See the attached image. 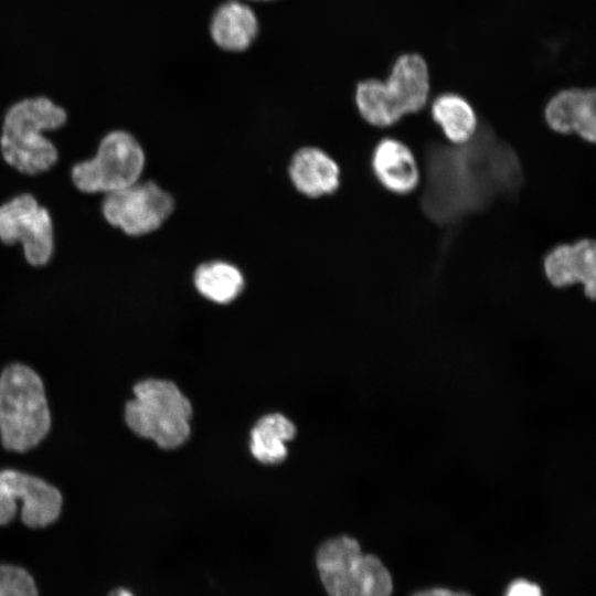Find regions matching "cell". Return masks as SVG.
<instances>
[{"instance_id":"cell-6","label":"cell","mask_w":596,"mask_h":596,"mask_svg":"<svg viewBox=\"0 0 596 596\" xmlns=\"http://www.w3.org/2000/svg\"><path fill=\"white\" fill-rule=\"evenodd\" d=\"M145 152L129 132L117 130L100 141L95 157L72 168L75 187L85 193H110L138 182Z\"/></svg>"},{"instance_id":"cell-12","label":"cell","mask_w":596,"mask_h":596,"mask_svg":"<svg viewBox=\"0 0 596 596\" xmlns=\"http://www.w3.org/2000/svg\"><path fill=\"white\" fill-rule=\"evenodd\" d=\"M544 118L555 132L576 134L588 142L596 138V95L593 88H565L545 105Z\"/></svg>"},{"instance_id":"cell-14","label":"cell","mask_w":596,"mask_h":596,"mask_svg":"<svg viewBox=\"0 0 596 596\" xmlns=\"http://www.w3.org/2000/svg\"><path fill=\"white\" fill-rule=\"evenodd\" d=\"M384 83L402 116L418 113L428 102L429 71L425 58L417 53L400 55Z\"/></svg>"},{"instance_id":"cell-23","label":"cell","mask_w":596,"mask_h":596,"mask_svg":"<svg viewBox=\"0 0 596 596\" xmlns=\"http://www.w3.org/2000/svg\"><path fill=\"white\" fill-rule=\"evenodd\" d=\"M109 596H134L131 592L125 588H117L113 590Z\"/></svg>"},{"instance_id":"cell-16","label":"cell","mask_w":596,"mask_h":596,"mask_svg":"<svg viewBox=\"0 0 596 596\" xmlns=\"http://www.w3.org/2000/svg\"><path fill=\"white\" fill-rule=\"evenodd\" d=\"M430 114L445 137L454 145L470 140L478 129V118L471 104L456 93L438 95L430 105Z\"/></svg>"},{"instance_id":"cell-21","label":"cell","mask_w":596,"mask_h":596,"mask_svg":"<svg viewBox=\"0 0 596 596\" xmlns=\"http://www.w3.org/2000/svg\"><path fill=\"white\" fill-rule=\"evenodd\" d=\"M505 596H542L538 585L524 579L513 582Z\"/></svg>"},{"instance_id":"cell-8","label":"cell","mask_w":596,"mask_h":596,"mask_svg":"<svg viewBox=\"0 0 596 596\" xmlns=\"http://www.w3.org/2000/svg\"><path fill=\"white\" fill-rule=\"evenodd\" d=\"M0 241L21 243L32 266L49 263L54 249L53 225L49 211L31 194H21L0 205Z\"/></svg>"},{"instance_id":"cell-22","label":"cell","mask_w":596,"mask_h":596,"mask_svg":"<svg viewBox=\"0 0 596 596\" xmlns=\"http://www.w3.org/2000/svg\"><path fill=\"white\" fill-rule=\"evenodd\" d=\"M414 596H470L464 592H453L445 588H433L424 592H419Z\"/></svg>"},{"instance_id":"cell-7","label":"cell","mask_w":596,"mask_h":596,"mask_svg":"<svg viewBox=\"0 0 596 596\" xmlns=\"http://www.w3.org/2000/svg\"><path fill=\"white\" fill-rule=\"evenodd\" d=\"M102 210L109 224L128 235L140 236L155 232L167 221L174 210V200L155 181H138L107 193Z\"/></svg>"},{"instance_id":"cell-2","label":"cell","mask_w":596,"mask_h":596,"mask_svg":"<svg viewBox=\"0 0 596 596\" xmlns=\"http://www.w3.org/2000/svg\"><path fill=\"white\" fill-rule=\"evenodd\" d=\"M66 121L65 110L46 97L25 98L4 115L0 147L3 159L24 174L49 170L57 161V149L43 136Z\"/></svg>"},{"instance_id":"cell-15","label":"cell","mask_w":596,"mask_h":596,"mask_svg":"<svg viewBox=\"0 0 596 596\" xmlns=\"http://www.w3.org/2000/svg\"><path fill=\"white\" fill-rule=\"evenodd\" d=\"M288 172L294 187L309 198L332 194L340 185L338 163L316 147H304L296 151Z\"/></svg>"},{"instance_id":"cell-13","label":"cell","mask_w":596,"mask_h":596,"mask_svg":"<svg viewBox=\"0 0 596 596\" xmlns=\"http://www.w3.org/2000/svg\"><path fill=\"white\" fill-rule=\"evenodd\" d=\"M371 168L379 183L391 193L404 195L418 187L421 174L416 158L395 138H383L376 143Z\"/></svg>"},{"instance_id":"cell-18","label":"cell","mask_w":596,"mask_h":596,"mask_svg":"<svg viewBox=\"0 0 596 596\" xmlns=\"http://www.w3.org/2000/svg\"><path fill=\"white\" fill-rule=\"evenodd\" d=\"M295 434L296 427L286 416L267 414L251 432L252 455L263 464H277L286 458V441L292 439Z\"/></svg>"},{"instance_id":"cell-11","label":"cell","mask_w":596,"mask_h":596,"mask_svg":"<svg viewBox=\"0 0 596 596\" xmlns=\"http://www.w3.org/2000/svg\"><path fill=\"white\" fill-rule=\"evenodd\" d=\"M545 277L556 288L581 284L589 299L596 289V247L590 238L574 244H560L544 256Z\"/></svg>"},{"instance_id":"cell-24","label":"cell","mask_w":596,"mask_h":596,"mask_svg":"<svg viewBox=\"0 0 596 596\" xmlns=\"http://www.w3.org/2000/svg\"><path fill=\"white\" fill-rule=\"evenodd\" d=\"M243 1H253V2H259V3H263V2H272V1H276V0H243Z\"/></svg>"},{"instance_id":"cell-1","label":"cell","mask_w":596,"mask_h":596,"mask_svg":"<svg viewBox=\"0 0 596 596\" xmlns=\"http://www.w3.org/2000/svg\"><path fill=\"white\" fill-rule=\"evenodd\" d=\"M422 210L440 226H451L523 185L520 159L488 126L461 145L430 142L425 152Z\"/></svg>"},{"instance_id":"cell-5","label":"cell","mask_w":596,"mask_h":596,"mask_svg":"<svg viewBox=\"0 0 596 596\" xmlns=\"http://www.w3.org/2000/svg\"><path fill=\"white\" fill-rule=\"evenodd\" d=\"M317 568L330 596H391L392 578L374 555L342 535L326 541L317 553Z\"/></svg>"},{"instance_id":"cell-10","label":"cell","mask_w":596,"mask_h":596,"mask_svg":"<svg viewBox=\"0 0 596 596\" xmlns=\"http://www.w3.org/2000/svg\"><path fill=\"white\" fill-rule=\"evenodd\" d=\"M260 21L256 11L243 0H223L212 10L207 34L217 50L244 53L257 40Z\"/></svg>"},{"instance_id":"cell-19","label":"cell","mask_w":596,"mask_h":596,"mask_svg":"<svg viewBox=\"0 0 596 596\" xmlns=\"http://www.w3.org/2000/svg\"><path fill=\"white\" fill-rule=\"evenodd\" d=\"M354 102L360 116L375 127H390L403 117L384 81L379 78L359 82L354 91Z\"/></svg>"},{"instance_id":"cell-17","label":"cell","mask_w":596,"mask_h":596,"mask_svg":"<svg viewBox=\"0 0 596 596\" xmlns=\"http://www.w3.org/2000/svg\"><path fill=\"white\" fill-rule=\"evenodd\" d=\"M193 284L205 299L225 305L235 300L244 288V276L233 264L210 260L198 266Z\"/></svg>"},{"instance_id":"cell-3","label":"cell","mask_w":596,"mask_h":596,"mask_svg":"<svg viewBox=\"0 0 596 596\" xmlns=\"http://www.w3.org/2000/svg\"><path fill=\"white\" fill-rule=\"evenodd\" d=\"M51 414L44 384L31 368L14 363L0 374V438L4 448L23 453L47 435Z\"/></svg>"},{"instance_id":"cell-20","label":"cell","mask_w":596,"mask_h":596,"mask_svg":"<svg viewBox=\"0 0 596 596\" xmlns=\"http://www.w3.org/2000/svg\"><path fill=\"white\" fill-rule=\"evenodd\" d=\"M0 596H38V589L25 570L0 564Z\"/></svg>"},{"instance_id":"cell-9","label":"cell","mask_w":596,"mask_h":596,"mask_svg":"<svg viewBox=\"0 0 596 596\" xmlns=\"http://www.w3.org/2000/svg\"><path fill=\"white\" fill-rule=\"evenodd\" d=\"M62 494L45 480L14 469L0 470V524L9 523L21 505L30 528L53 523L62 510Z\"/></svg>"},{"instance_id":"cell-4","label":"cell","mask_w":596,"mask_h":596,"mask_svg":"<svg viewBox=\"0 0 596 596\" xmlns=\"http://www.w3.org/2000/svg\"><path fill=\"white\" fill-rule=\"evenodd\" d=\"M192 406L171 381L148 379L134 386V398L125 407L128 427L162 449L181 446L190 435Z\"/></svg>"}]
</instances>
